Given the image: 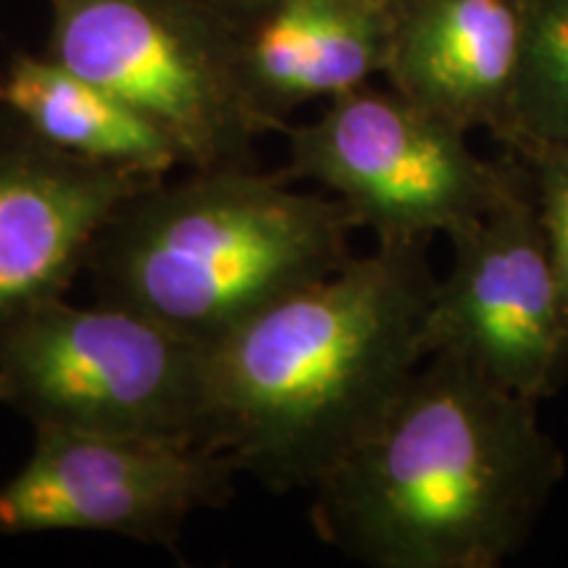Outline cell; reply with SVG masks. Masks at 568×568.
<instances>
[{"label":"cell","mask_w":568,"mask_h":568,"mask_svg":"<svg viewBox=\"0 0 568 568\" xmlns=\"http://www.w3.org/2000/svg\"><path fill=\"white\" fill-rule=\"evenodd\" d=\"M429 243H376L205 345L203 443L272 489H314L426 361Z\"/></svg>","instance_id":"obj_1"},{"label":"cell","mask_w":568,"mask_h":568,"mask_svg":"<svg viewBox=\"0 0 568 568\" xmlns=\"http://www.w3.org/2000/svg\"><path fill=\"white\" fill-rule=\"evenodd\" d=\"M537 408L460 358L429 355L314 487L318 539L372 568L503 566L566 477Z\"/></svg>","instance_id":"obj_2"},{"label":"cell","mask_w":568,"mask_h":568,"mask_svg":"<svg viewBox=\"0 0 568 568\" xmlns=\"http://www.w3.org/2000/svg\"><path fill=\"white\" fill-rule=\"evenodd\" d=\"M184 172L148 184L105 224L84 268L98 301L209 345L353 258L355 224L329 193L258 166Z\"/></svg>","instance_id":"obj_3"},{"label":"cell","mask_w":568,"mask_h":568,"mask_svg":"<svg viewBox=\"0 0 568 568\" xmlns=\"http://www.w3.org/2000/svg\"><path fill=\"white\" fill-rule=\"evenodd\" d=\"M205 345L130 305L55 297L0 329V406L32 429L203 443Z\"/></svg>","instance_id":"obj_4"},{"label":"cell","mask_w":568,"mask_h":568,"mask_svg":"<svg viewBox=\"0 0 568 568\" xmlns=\"http://www.w3.org/2000/svg\"><path fill=\"white\" fill-rule=\"evenodd\" d=\"M226 24L205 0H53L51 59L159 124L182 169H253L255 140L282 130Z\"/></svg>","instance_id":"obj_5"},{"label":"cell","mask_w":568,"mask_h":568,"mask_svg":"<svg viewBox=\"0 0 568 568\" xmlns=\"http://www.w3.org/2000/svg\"><path fill=\"white\" fill-rule=\"evenodd\" d=\"M284 134V180L316 182L376 243L450 237L485 216L516 172L510 153L481 159L466 130L368 84Z\"/></svg>","instance_id":"obj_6"},{"label":"cell","mask_w":568,"mask_h":568,"mask_svg":"<svg viewBox=\"0 0 568 568\" xmlns=\"http://www.w3.org/2000/svg\"><path fill=\"white\" fill-rule=\"evenodd\" d=\"M240 466L197 439L34 429L0 485V535H113L174 548L184 524L234 497Z\"/></svg>","instance_id":"obj_7"},{"label":"cell","mask_w":568,"mask_h":568,"mask_svg":"<svg viewBox=\"0 0 568 568\" xmlns=\"http://www.w3.org/2000/svg\"><path fill=\"white\" fill-rule=\"evenodd\" d=\"M485 216L450 234L453 264L424 324L429 355H453L495 385L542 403L568 379V318L527 172Z\"/></svg>","instance_id":"obj_8"},{"label":"cell","mask_w":568,"mask_h":568,"mask_svg":"<svg viewBox=\"0 0 568 568\" xmlns=\"http://www.w3.org/2000/svg\"><path fill=\"white\" fill-rule=\"evenodd\" d=\"M163 176L51 148L17 119L0 124V329L67 297L113 213Z\"/></svg>","instance_id":"obj_9"},{"label":"cell","mask_w":568,"mask_h":568,"mask_svg":"<svg viewBox=\"0 0 568 568\" xmlns=\"http://www.w3.org/2000/svg\"><path fill=\"white\" fill-rule=\"evenodd\" d=\"M527 0H400L382 74L397 95L460 130L510 132Z\"/></svg>","instance_id":"obj_10"},{"label":"cell","mask_w":568,"mask_h":568,"mask_svg":"<svg viewBox=\"0 0 568 568\" xmlns=\"http://www.w3.org/2000/svg\"><path fill=\"white\" fill-rule=\"evenodd\" d=\"M393 9L372 0H276L240 38V67L258 109L287 130L295 105L335 101L385 71Z\"/></svg>","instance_id":"obj_11"},{"label":"cell","mask_w":568,"mask_h":568,"mask_svg":"<svg viewBox=\"0 0 568 568\" xmlns=\"http://www.w3.org/2000/svg\"><path fill=\"white\" fill-rule=\"evenodd\" d=\"M0 103L27 132L77 159L148 176L182 169L174 140L159 124L51 55H17Z\"/></svg>","instance_id":"obj_12"},{"label":"cell","mask_w":568,"mask_h":568,"mask_svg":"<svg viewBox=\"0 0 568 568\" xmlns=\"http://www.w3.org/2000/svg\"><path fill=\"white\" fill-rule=\"evenodd\" d=\"M568 142V0H527V32L503 148Z\"/></svg>","instance_id":"obj_13"},{"label":"cell","mask_w":568,"mask_h":568,"mask_svg":"<svg viewBox=\"0 0 568 568\" xmlns=\"http://www.w3.org/2000/svg\"><path fill=\"white\" fill-rule=\"evenodd\" d=\"M506 153L527 172L568 318V142H521Z\"/></svg>","instance_id":"obj_14"},{"label":"cell","mask_w":568,"mask_h":568,"mask_svg":"<svg viewBox=\"0 0 568 568\" xmlns=\"http://www.w3.org/2000/svg\"><path fill=\"white\" fill-rule=\"evenodd\" d=\"M205 3H211L230 24H240V30H245L251 21L272 9L276 0H205Z\"/></svg>","instance_id":"obj_15"},{"label":"cell","mask_w":568,"mask_h":568,"mask_svg":"<svg viewBox=\"0 0 568 568\" xmlns=\"http://www.w3.org/2000/svg\"><path fill=\"white\" fill-rule=\"evenodd\" d=\"M372 3H379V6H387V9H393V6L400 3V0H372Z\"/></svg>","instance_id":"obj_16"},{"label":"cell","mask_w":568,"mask_h":568,"mask_svg":"<svg viewBox=\"0 0 568 568\" xmlns=\"http://www.w3.org/2000/svg\"><path fill=\"white\" fill-rule=\"evenodd\" d=\"M0 92H3V82H0Z\"/></svg>","instance_id":"obj_17"}]
</instances>
